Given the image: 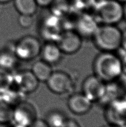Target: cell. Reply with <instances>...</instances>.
<instances>
[{
    "instance_id": "7c38bea8",
    "label": "cell",
    "mask_w": 126,
    "mask_h": 127,
    "mask_svg": "<svg viewBox=\"0 0 126 127\" xmlns=\"http://www.w3.org/2000/svg\"><path fill=\"white\" fill-rule=\"evenodd\" d=\"M93 104L82 92L71 94L67 101L68 109L73 114L77 115H85L89 113L93 107Z\"/></svg>"
},
{
    "instance_id": "9c48e42d",
    "label": "cell",
    "mask_w": 126,
    "mask_h": 127,
    "mask_svg": "<svg viewBox=\"0 0 126 127\" xmlns=\"http://www.w3.org/2000/svg\"><path fill=\"white\" fill-rule=\"evenodd\" d=\"M40 81L31 71L23 70L13 74V85L24 94L32 93L39 88Z\"/></svg>"
},
{
    "instance_id": "30bf717a",
    "label": "cell",
    "mask_w": 126,
    "mask_h": 127,
    "mask_svg": "<svg viewBox=\"0 0 126 127\" xmlns=\"http://www.w3.org/2000/svg\"><path fill=\"white\" fill-rule=\"evenodd\" d=\"M105 118L108 124L121 127L126 122V103L119 100H114L105 111Z\"/></svg>"
},
{
    "instance_id": "52a82bcc",
    "label": "cell",
    "mask_w": 126,
    "mask_h": 127,
    "mask_svg": "<svg viewBox=\"0 0 126 127\" xmlns=\"http://www.w3.org/2000/svg\"><path fill=\"white\" fill-rule=\"evenodd\" d=\"M37 118L35 106L24 100L13 108L12 122L14 125L28 127Z\"/></svg>"
},
{
    "instance_id": "d6a6232c",
    "label": "cell",
    "mask_w": 126,
    "mask_h": 127,
    "mask_svg": "<svg viewBox=\"0 0 126 127\" xmlns=\"http://www.w3.org/2000/svg\"><path fill=\"white\" fill-rule=\"evenodd\" d=\"M12 127H27L21 126H17V125H14V124H13V126H12Z\"/></svg>"
},
{
    "instance_id": "ac0fdd59",
    "label": "cell",
    "mask_w": 126,
    "mask_h": 127,
    "mask_svg": "<svg viewBox=\"0 0 126 127\" xmlns=\"http://www.w3.org/2000/svg\"><path fill=\"white\" fill-rule=\"evenodd\" d=\"M68 118L62 111L53 109L48 112L45 120L49 127H62Z\"/></svg>"
},
{
    "instance_id": "83f0119b",
    "label": "cell",
    "mask_w": 126,
    "mask_h": 127,
    "mask_svg": "<svg viewBox=\"0 0 126 127\" xmlns=\"http://www.w3.org/2000/svg\"><path fill=\"white\" fill-rule=\"evenodd\" d=\"M124 52L125 54L122 56H120V58L121 59V62H122L123 74L126 75V52Z\"/></svg>"
},
{
    "instance_id": "8fae6325",
    "label": "cell",
    "mask_w": 126,
    "mask_h": 127,
    "mask_svg": "<svg viewBox=\"0 0 126 127\" xmlns=\"http://www.w3.org/2000/svg\"><path fill=\"white\" fill-rule=\"evenodd\" d=\"M100 25L93 15L83 13L76 20L75 31L82 38H92Z\"/></svg>"
},
{
    "instance_id": "8992f818",
    "label": "cell",
    "mask_w": 126,
    "mask_h": 127,
    "mask_svg": "<svg viewBox=\"0 0 126 127\" xmlns=\"http://www.w3.org/2000/svg\"><path fill=\"white\" fill-rule=\"evenodd\" d=\"M107 87V84L93 74L87 76L83 81L82 93L94 103L104 98Z\"/></svg>"
},
{
    "instance_id": "f1b7e54d",
    "label": "cell",
    "mask_w": 126,
    "mask_h": 127,
    "mask_svg": "<svg viewBox=\"0 0 126 127\" xmlns=\"http://www.w3.org/2000/svg\"><path fill=\"white\" fill-rule=\"evenodd\" d=\"M101 127H119L117 126H114L113 125H111V124H108L107 125H105V126H103Z\"/></svg>"
},
{
    "instance_id": "4316f807",
    "label": "cell",
    "mask_w": 126,
    "mask_h": 127,
    "mask_svg": "<svg viewBox=\"0 0 126 127\" xmlns=\"http://www.w3.org/2000/svg\"><path fill=\"white\" fill-rule=\"evenodd\" d=\"M126 52V30L122 32V40H121V49Z\"/></svg>"
},
{
    "instance_id": "6da1fadb",
    "label": "cell",
    "mask_w": 126,
    "mask_h": 127,
    "mask_svg": "<svg viewBox=\"0 0 126 127\" xmlns=\"http://www.w3.org/2000/svg\"><path fill=\"white\" fill-rule=\"evenodd\" d=\"M94 75L106 84L113 83L123 74L120 56L113 52L101 51L93 60Z\"/></svg>"
},
{
    "instance_id": "ffe728a7",
    "label": "cell",
    "mask_w": 126,
    "mask_h": 127,
    "mask_svg": "<svg viewBox=\"0 0 126 127\" xmlns=\"http://www.w3.org/2000/svg\"><path fill=\"white\" fill-rule=\"evenodd\" d=\"M12 84L13 74L0 68V93L12 87Z\"/></svg>"
},
{
    "instance_id": "1f68e13d",
    "label": "cell",
    "mask_w": 126,
    "mask_h": 127,
    "mask_svg": "<svg viewBox=\"0 0 126 127\" xmlns=\"http://www.w3.org/2000/svg\"><path fill=\"white\" fill-rule=\"evenodd\" d=\"M119 2H120L121 3H126V0H117Z\"/></svg>"
},
{
    "instance_id": "603a6c76",
    "label": "cell",
    "mask_w": 126,
    "mask_h": 127,
    "mask_svg": "<svg viewBox=\"0 0 126 127\" xmlns=\"http://www.w3.org/2000/svg\"><path fill=\"white\" fill-rule=\"evenodd\" d=\"M33 15L20 14V16L18 19V22L22 28L28 29L31 28L33 24Z\"/></svg>"
},
{
    "instance_id": "836d02e7",
    "label": "cell",
    "mask_w": 126,
    "mask_h": 127,
    "mask_svg": "<svg viewBox=\"0 0 126 127\" xmlns=\"http://www.w3.org/2000/svg\"><path fill=\"white\" fill-rule=\"evenodd\" d=\"M0 127H8L6 126V124H0Z\"/></svg>"
},
{
    "instance_id": "f546056e",
    "label": "cell",
    "mask_w": 126,
    "mask_h": 127,
    "mask_svg": "<svg viewBox=\"0 0 126 127\" xmlns=\"http://www.w3.org/2000/svg\"><path fill=\"white\" fill-rule=\"evenodd\" d=\"M123 6H124V18L126 20V3Z\"/></svg>"
},
{
    "instance_id": "4dcf8cb0",
    "label": "cell",
    "mask_w": 126,
    "mask_h": 127,
    "mask_svg": "<svg viewBox=\"0 0 126 127\" xmlns=\"http://www.w3.org/2000/svg\"><path fill=\"white\" fill-rule=\"evenodd\" d=\"M11 1V0H0V3H7Z\"/></svg>"
},
{
    "instance_id": "3957f363",
    "label": "cell",
    "mask_w": 126,
    "mask_h": 127,
    "mask_svg": "<svg viewBox=\"0 0 126 127\" xmlns=\"http://www.w3.org/2000/svg\"><path fill=\"white\" fill-rule=\"evenodd\" d=\"M93 10V16L102 25H116L124 18V6L117 0L97 1Z\"/></svg>"
},
{
    "instance_id": "9a60e30c",
    "label": "cell",
    "mask_w": 126,
    "mask_h": 127,
    "mask_svg": "<svg viewBox=\"0 0 126 127\" xmlns=\"http://www.w3.org/2000/svg\"><path fill=\"white\" fill-rule=\"evenodd\" d=\"M13 43L0 51V68L11 71L16 66L17 61L13 50Z\"/></svg>"
},
{
    "instance_id": "7a4b0ae2",
    "label": "cell",
    "mask_w": 126,
    "mask_h": 127,
    "mask_svg": "<svg viewBox=\"0 0 126 127\" xmlns=\"http://www.w3.org/2000/svg\"><path fill=\"white\" fill-rule=\"evenodd\" d=\"M122 33L114 25H99L92 37L94 45L101 51L113 52L121 49Z\"/></svg>"
},
{
    "instance_id": "7402d4cb",
    "label": "cell",
    "mask_w": 126,
    "mask_h": 127,
    "mask_svg": "<svg viewBox=\"0 0 126 127\" xmlns=\"http://www.w3.org/2000/svg\"><path fill=\"white\" fill-rule=\"evenodd\" d=\"M96 2V0H74L73 4L76 10L84 11L93 9Z\"/></svg>"
},
{
    "instance_id": "277c9868",
    "label": "cell",
    "mask_w": 126,
    "mask_h": 127,
    "mask_svg": "<svg viewBox=\"0 0 126 127\" xmlns=\"http://www.w3.org/2000/svg\"><path fill=\"white\" fill-rule=\"evenodd\" d=\"M42 46L37 37L27 35L13 43V50L18 60L31 62L40 56Z\"/></svg>"
},
{
    "instance_id": "5b68a950",
    "label": "cell",
    "mask_w": 126,
    "mask_h": 127,
    "mask_svg": "<svg viewBox=\"0 0 126 127\" xmlns=\"http://www.w3.org/2000/svg\"><path fill=\"white\" fill-rule=\"evenodd\" d=\"M46 83L49 91L60 95L69 93L74 86L70 75L61 70L53 71Z\"/></svg>"
},
{
    "instance_id": "484cf974",
    "label": "cell",
    "mask_w": 126,
    "mask_h": 127,
    "mask_svg": "<svg viewBox=\"0 0 126 127\" xmlns=\"http://www.w3.org/2000/svg\"><path fill=\"white\" fill-rule=\"evenodd\" d=\"M53 1L54 0H36L38 6L41 7H47L51 6Z\"/></svg>"
},
{
    "instance_id": "d6986e66",
    "label": "cell",
    "mask_w": 126,
    "mask_h": 127,
    "mask_svg": "<svg viewBox=\"0 0 126 127\" xmlns=\"http://www.w3.org/2000/svg\"><path fill=\"white\" fill-rule=\"evenodd\" d=\"M14 5L20 14L30 15L35 14L39 7L36 0H14Z\"/></svg>"
},
{
    "instance_id": "4fadbf2b",
    "label": "cell",
    "mask_w": 126,
    "mask_h": 127,
    "mask_svg": "<svg viewBox=\"0 0 126 127\" xmlns=\"http://www.w3.org/2000/svg\"><path fill=\"white\" fill-rule=\"evenodd\" d=\"M62 28L59 18L53 15L44 21L41 28V35L46 42H57L63 31Z\"/></svg>"
},
{
    "instance_id": "e575fe53",
    "label": "cell",
    "mask_w": 126,
    "mask_h": 127,
    "mask_svg": "<svg viewBox=\"0 0 126 127\" xmlns=\"http://www.w3.org/2000/svg\"><path fill=\"white\" fill-rule=\"evenodd\" d=\"M97 1H101V0H96Z\"/></svg>"
},
{
    "instance_id": "cb8c5ba5",
    "label": "cell",
    "mask_w": 126,
    "mask_h": 127,
    "mask_svg": "<svg viewBox=\"0 0 126 127\" xmlns=\"http://www.w3.org/2000/svg\"><path fill=\"white\" fill-rule=\"evenodd\" d=\"M28 127H49L45 119L37 118Z\"/></svg>"
},
{
    "instance_id": "5bb4252c",
    "label": "cell",
    "mask_w": 126,
    "mask_h": 127,
    "mask_svg": "<svg viewBox=\"0 0 126 127\" xmlns=\"http://www.w3.org/2000/svg\"><path fill=\"white\" fill-rule=\"evenodd\" d=\"M63 54L57 42H46L42 45L40 56L41 59L52 66L56 65L61 61Z\"/></svg>"
},
{
    "instance_id": "d4e9b609",
    "label": "cell",
    "mask_w": 126,
    "mask_h": 127,
    "mask_svg": "<svg viewBox=\"0 0 126 127\" xmlns=\"http://www.w3.org/2000/svg\"><path fill=\"white\" fill-rule=\"evenodd\" d=\"M62 127H81L78 122L75 119L68 118Z\"/></svg>"
},
{
    "instance_id": "ba28073f",
    "label": "cell",
    "mask_w": 126,
    "mask_h": 127,
    "mask_svg": "<svg viewBox=\"0 0 126 127\" xmlns=\"http://www.w3.org/2000/svg\"><path fill=\"white\" fill-rule=\"evenodd\" d=\"M57 44L63 54L73 55L81 49L83 38L75 30H64L61 35Z\"/></svg>"
},
{
    "instance_id": "e0dca14e",
    "label": "cell",
    "mask_w": 126,
    "mask_h": 127,
    "mask_svg": "<svg viewBox=\"0 0 126 127\" xmlns=\"http://www.w3.org/2000/svg\"><path fill=\"white\" fill-rule=\"evenodd\" d=\"M24 94L13 85L5 91L0 93V102L14 108L15 106L24 100Z\"/></svg>"
},
{
    "instance_id": "44dd1931",
    "label": "cell",
    "mask_w": 126,
    "mask_h": 127,
    "mask_svg": "<svg viewBox=\"0 0 126 127\" xmlns=\"http://www.w3.org/2000/svg\"><path fill=\"white\" fill-rule=\"evenodd\" d=\"M13 108L0 102V124H6L12 122Z\"/></svg>"
},
{
    "instance_id": "2e32d148",
    "label": "cell",
    "mask_w": 126,
    "mask_h": 127,
    "mask_svg": "<svg viewBox=\"0 0 126 127\" xmlns=\"http://www.w3.org/2000/svg\"><path fill=\"white\" fill-rule=\"evenodd\" d=\"M31 71L40 82L46 83L53 70L51 65L41 59L33 64Z\"/></svg>"
}]
</instances>
